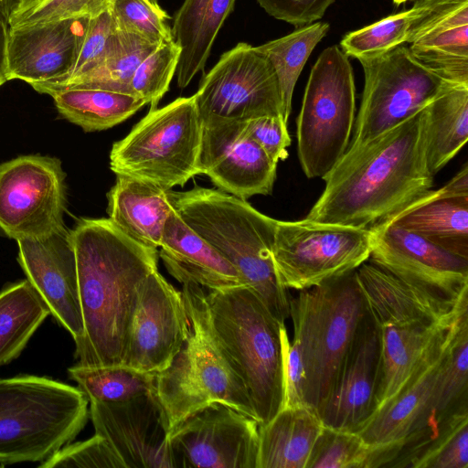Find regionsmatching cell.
Segmentation results:
<instances>
[{
  "label": "cell",
  "mask_w": 468,
  "mask_h": 468,
  "mask_svg": "<svg viewBox=\"0 0 468 468\" xmlns=\"http://www.w3.org/2000/svg\"><path fill=\"white\" fill-rule=\"evenodd\" d=\"M407 43L422 66L453 84H468V0H417Z\"/></svg>",
  "instance_id": "obj_20"
},
{
  "label": "cell",
  "mask_w": 468,
  "mask_h": 468,
  "mask_svg": "<svg viewBox=\"0 0 468 468\" xmlns=\"http://www.w3.org/2000/svg\"><path fill=\"white\" fill-rule=\"evenodd\" d=\"M322 428L313 409L283 408L269 422L259 425L256 468H305Z\"/></svg>",
  "instance_id": "obj_29"
},
{
  "label": "cell",
  "mask_w": 468,
  "mask_h": 468,
  "mask_svg": "<svg viewBox=\"0 0 468 468\" xmlns=\"http://www.w3.org/2000/svg\"><path fill=\"white\" fill-rule=\"evenodd\" d=\"M367 311L356 270L290 297L292 341L304 368V404L317 413L335 384Z\"/></svg>",
  "instance_id": "obj_6"
},
{
  "label": "cell",
  "mask_w": 468,
  "mask_h": 468,
  "mask_svg": "<svg viewBox=\"0 0 468 468\" xmlns=\"http://www.w3.org/2000/svg\"><path fill=\"white\" fill-rule=\"evenodd\" d=\"M453 322L434 326L380 324L381 364L377 409L399 391L440 345Z\"/></svg>",
  "instance_id": "obj_27"
},
{
  "label": "cell",
  "mask_w": 468,
  "mask_h": 468,
  "mask_svg": "<svg viewBox=\"0 0 468 468\" xmlns=\"http://www.w3.org/2000/svg\"><path fill=\"white\" fill-rule=\"evenodd\" d=\"M283 408H295L304 404V368L298 346L283 331Z\"/></svg>",
  "instance_id": "obj_48"
},
{
  "label": "cell",
  "mask_w": 468,
  "mask_h": 468,
  "mask_svg": "<svg viewBox=\"0 0 468 468\" xmlns=\"http://www.w3.org/2000/svg\"><path fill=\"white\" fill-rule=\"evenodd\" d=\"M157 45L125 32L115 30L103 58L89 70L58 83H37L38 92L67 88H92L129 91V84L138 65ZM132 94V93H131Z\"/></svg>",
  "instance_id": "obj_32"
},
{
  "label": "cell",
  "mask_w": 468,
  "mask_h": 468,
  "mask_svg": "<svg viewBox=\"0 0 468 468\" xmlns=\"http://www.w3.org/2000/svg\"><path fill=\"white\" fill-rule=\"evenodd\" d=\"M39 467L125 468L108 441L96 433L86 441L68 443Z\"/></svg>",
  "instance_id": "obj_44"
},
{
  "label": "cell",
  "mask_w": 468,
  "mask_h": 468,
  "mask_svg": "<svg viewBox=\"0 0 468 468\" xmlns=\"http://www.w3.org/2000/svg\"><path fill=\"white\" fill-rule=\"evenodd\" d=\"M409 1H411V0H392L393 4L396 5L397 6H399L402 4H405Z\"/></svg>",
  "instance_id": "obj_51"
},
{
  "label": "cell",
  "mask_w": 468,
  "mask_h": 468,
  "mask_svg": "<svg viewBox=\"0 0 468 468\" xmlns=\"http://www.w3.org/2000/svg\"><path fill=\"white\" fill-rule=\"evenodd\" d=\"M389 223L468 258V197L433 198L431 189Z\"/></svg>",
  "instance_id": "obj_30"
},
{
  "label": "cell",
  "mask_w": 468,
  "mask_h": 468,
  "mask_svg": "<svg viewBox=\"0 0 468 468\" xmlns=\"http://www.w3.org/2000/svg\"><path fill=\"white\" fill-rule=\"evenodd\" d=\"M49 314L41 295L27 280L8 283L0 291V367L20 356Z\"/></svg>",
  "instance_id": "obj_34"
},
{
  "label": "cell",
  "mask_w": 468,
  "mask_h": 468,
  "mask_svg": "<svg viewBox=\"0 0 468 468\" xmlns=\"http://www.w3.org/2000/svg\"><path fill=\"white\" fill-rule=\"evenodd\" d=\"M158 256L182 284L207 290L245 285L238 270L173 209L165 221Z\"/></svg>",
  "instance_id": "obj_25"
},
{
  "label": "cell",
  "mask_w": 468,
  "mask_h": 468,
  "mask_svg": "<svg viewBox=\"0 0 468 468\" xmlns=\"http://www.w3.org/2000/svg\"><path fill=\"white\" fill-rule=\"evenodd\" d=\"M175 210L239 272L282 324L290 317V297L272 258L276 219L222 190L196 186L169 190Z\"/></svg>",
  "instance_id": "obj_3"
},
{
  "label": "cell",
  "mask_w": 468,
  "mask_h": 468,
  "mask_svg": "<svg viewBox=\"0 0 468 468\" xmlns=\"http://www.w3.org/2000/svg\"><path fill=\"white\" fill-rule=\"evenodd\" d=\"M9 25L0 13V86L8 80Z\"/></svg>",
  "instance_id": "obj_49"
},
{
  "label": "cell",
  "mask_w": 468,
  "mask_h": 468,
  "mask_svg": "<svg viewBox=\"0 0 468 468\" xmlns=\"http://www.w3.org/2000/svg\"><path fill=\"white\" fill-rule=\"evenodd\" d=\"M202 121L195 95L150 109L112 144L110 167L116 176L149 182L165 190L183 186L198 174Z\"/></svg>",
  "instance_id": "obj_8"
},
{
  "label": "cell",
  "mask_w": 468,
  "mask_h": 468,
  "mask_svg": "<svg viewBox=\"0 0 468 468\" xmlns=\"http://www.w3.org/2000/svg\"><path fill=\"white\" fill-rule=\"evenodd\" d=\"M372 240L366 229L277 220L272 258L282 285L301 291L356 270L368 261Z\"/></svg>",
  "instance_id": "obj_11"
},
{
  "label": "cell",
  "mask_w": 468,
  "mask_h": 468,
  "mask_svg": "<svg viewBox=\"0 0 468 468\" xmlns=\"http://www.w3.org/2000/svg\"><path fill=\"white\" fill-rule=\"evenodd\" d=\"M468 411V311L462 313L445 353L437 383L433 419L441 421Z\"/></svg>",
  "instance_id": "obj_36"
},
{
  "label": "cell",
  "mask_w": 468,
  "mask_h": 468,
  "mask_svg": "<svg viewBox=\"0 0 468 468\" xmlns=\"http://www.w3.org/2000/svg\"><path fill=\"white\" fill-rule=\"evenodd\" d=\"M372 452L356 432L323 425L305 468H370Z\"/></svg>",
  "instance_id": "obj_38"
},
{
  "label": "cell",
  "mask_w": 468,
  "mask_h": 468,
  "mask_svg": "<svg viewBox=\"0 0 468 468\" xmlns=\"http://www.w3.org/2000/svg\"><path fill=\"white\" fill-rule=\"evenodd\" d=\"M201 121L198 174L242 199L271 195L278 163L250 136L244 122L212 116Z\"/></svg>",
  "instance_id": "obj_17"
},
{
  "label": "cell",
  "mask_w": 468,
  "mask_h": 468,
  "mask_svg": "<svg viewBox=\"0 0 468 468\" xmlns=\"http://www.w3.org/2000/svg\"><path fill=\"white\" fill-rule=\"evenodd\" d=\"M154 5L159 6L158 0H149Z\"/></svg>",
  "instance_id": "obj_52"
},
{
  "label": "cell",
  "mask_w": 468,
  "mask_h": 468,
  "mask_svg": "<svg viewBox=\"0 0 468 468\" xmlns=\"http://www.w3.org/2000/svg\"><path fill=\"white\" fill-rule=\"evenodd\" d=\"M356 86L349 57L333 45L319 55L296 120L298 157L308 178L324 179L350 143Z\"/></svg>",
  "instance_id": "obj_9"
},
{
  "label": "cell",
  "mask_w": 468,
  "mask_h": 468,
  "mask_svg": "<svg viewBox=\"0 0 468 468\" xmlns=\"http://www.w3.org/2000/svg\"><path fill=\"white\" fill-rule=\"evenodd\" d=\"M426 111V158L435 176L468 140V84H450Z\"/></svg>",
  "instance_id": "obj_31"
},
{
  "label": "cell",
  "mask_w": 468,
  "mask_h": 468,
  "mask_svg": "<svg viewBox=\"0 0 468 468\" xmlns=\"http://www.w3.org/2000/svg\"><path fill=\"white\" fill-rule=\"evenodd\" d=\"M456 320L399 391L379 406L356 431L364 442L369 445L402 442L435 422L432 417L435 390Z\"/></svg>",
  "instance_id": "obj_23"
},
{
  "label": "cell",
  "mask_w": 468,
  "mask_h": 468,
  "mask_svg": "<svg viewBox=\"0 0 468 468\" xmlns=\"http://www.w3.org/2000/svg\"><path fill=\"white\" fill-rule=\"evenodd\" d=\"M250 136L276 163L288 157L291 138L287 122L280 116H261L244 122Z\"/></svg>",
  "instance_id": "obj_46"
},
{
  "label": "cell",
  "mask_w": 468,
  "mask_h": 468,
  "mask_svg": "<svg viewBox=\"0 0 468 468\" xmlns=\"http://www.w3.org/2000/svg\"><path fill=\"white\" fill-rule=\"evenodd\" d=\"M69 377L86 395L89 402H115L152 393L154 373L119 365L84 366L68 368Z\"/></svg>",
  "instance_id": "obj_37"
},
{
  "label": "cell",
  "mask_w": 468,
  "mask_h": 468,
  "mask_svg": "<svg viewBox=\"0 0 468 468\" xmlns=\"http://www.w3.org/2000/svg\"><path fill=\"white\" fill-rule=\"evenodd\" d=\"M13 0H0V13L7 19L12 10Z\"/></svg>",
  "instance_id": "obj_50"
},
{
  "label": "cell",
  "mask_w": 468,
  "mask_h": 468,
  "mask_svg": "<svg viewBox=\"0 0 468 468\" xmlns=\"http://www.w3.org/2000/svg\"><path fill=\"white\" fill-rule=\"evenodd\" d=\"M414 468H468V412L452 418Z\"/></svg>",
  "instance_id": "obj_43"
},
{
  "label": "cell",
  "mask_w": 468,
  "mask_h": 468,
  "mask_svg": "<svg viewBox=\"0 0 468 468\" xmlns=\"http://www.w3.org/2000/svg\"><path fill=\"white\" fill-rule=\"evenodd\" d=\"M381 327L367 306L335 384L318 415L324 426L356 432L377 409Z\"/></svg>",
  "instance_id": "obj_19"
},
{
  "label": "cell",
  "mask_w": 468,
  "mask_h": 468,
  "mask_svg": "<svg viewBox=\"0 0 468 468\" xmlns=\"http://www.w3.org/2000/svg\"><path fill=\"white\" fill-rule=\"evenodd\" d=\"M46 94L64 118L88 132L117 125L146 104L133 94L103 89L67 88Z\"/></svg>",
  "instance_id": "obj_33"
},
{
  "label": "cell",
  "mask_w": 468,
  "mask_h": 468,
  "mask_svg": "<svg viewBox=\"0 0 468 468\" xmlns=\"http://www.w3.org/2000/svg\"><path fill=\"white\" fill-rule=\"evenodd\" d=\"M356 275L367 304L379 324L446 325L468 310V294L458 303L441 301L371 262L362 263Z\"/></svg>",
  "instance_id": "obj_24"
},
{
  "label": "cell",
  "mask_w": 468,
  "mask_h": 468,
  "mask_svg": "<svg viewBox=\"0 0 468 468\" xmlns=\"http://www.w3.org/2000/svg\"><path fill=\"white\" fill-rule=\"evenodd\" d=\"M65 174L58 160L25 155L0 165V229L16 240L65 228Z\"/></svg>",
  "instance_id": "obj_13"
},
{
  "label": "cell",
  "mask_w": 468,
  "mask_h": 468,
  "mask_svg": "<svg viewBox=\"0 0 468 468\" xmlns=\"http://www.w3.org/2000/svg\"><path fill=\"white\" fill-rule=\"evenodd\" d=\"M89 18H69L9 27L8 80L31 86L69 76L78 58Z\"/></svg>",
  "instance_id": "obj_22"
},
{
  "label": "cell",
  "mask_w": 468,
  "mask_h": 468,
  "mask_svg": "<svg viewBox=\"0 0 468 468\" xmlns=\"http://www.w3.org/2000/svg\"><path fill=\"white\" fill-rule=\"evenodd\" d=\"M116 30L159 45L173 41L169 16L149 0H114L109 8Z\"/></svg>",
  "instance_id": "obj_41"
},
{
  "label": "cell",
  "mask_w": 468,
  "mask_h": 468,
  "mask_svg": "<svg viewBox=\"0 0 468 468\" xmlns=\"http://www.w3.org/2000/svg\"><path fill=\"white\" fill-rule=\"evenodd\" d=\"M114 0H37L10 13L9 27L69 18H90L108 10Z\"/></svg>",
  "instance_id": "obj_42"
},
{
  "label": "cell",
  "mask_w": 468,
  "mask_h": 468,
  "mask_svg": "<svg viewBox=\"0 0 468 468\" xmlns=\"http://www.w3.org/2000/svg\"><path fill=\"white\" fill-rule=\"evenodd\" d=\"M194 95L200 118L240 122L261 116L284 119L273 67L257 47L248 43H238L223 53Z\"/></svg>",
  "instance_id": "obj_12"
},
{
  "label": "cell",
  "mask_w": 468,
  "mask_h": 468,
  "mask_svg": "<svg viewBox=\"0 0 468 468\" xmlns=\"http://www.w3.org/2000/svg\"><path fill=\"white\" fill-rule=\"evenodd\" d=\"M179 55L180 48L174 40L157 45L133 72L129 84L130 93L149 103L151 109L156 108L168 90Z\"/></svg>",
  "instance_id": "obj_40"
},
{
  "label": "cell",
  "mask_w": 468,
  "mask_h": 468,
  "mask_svg": "<svg viewBox=\"0 0 468 468\" xmlns=\"http://www.w3.org/2000/svg\"><path fill=\"white\" fill-rule=\"evenodd\" d=\"M16 241L18 261L27 280L77 343L83 335V320L70 231L65 227L45 237Z\"/></svg>",
  "instance_id": "obj_21"
},
{
  "label": "cell",
  "mask_w": 468,
  "mask_h": 468,
  "mask_svg": "<svg viewBox=\"0 0 468 468\" xmlns=\"http://www.w3.org/2000/svg\"><path fill=\"white\" fill-rule=\"evenodd\" d=\"M216 335L243 381L259 425L284 404L283 331L255 292L246 285L207 290Z\"/></svg>",
  "instance_id": "obj_5"
},
{
  "label": "cell",
  "mask_w": 468,
  "mask_h": 468,
  "mask_svg": "<svg viewBox=\"0 0 468 468\" xmlns=\"http://www.w3.org/2000/svg\"><path fill=\"white\" fill-rule=\"evenodd\" d=\"M236 0H185L174 17V42L180 48L177 85L186 87L202 70L212 45Z\"/></svg>",
  "instance_id": "obj_28"
},
{
  "label": "cell",
  "mask_w": 468,
  "mask_h": 468,
  "mask_svg": "<svg viewBox=\"0 0 468 468\" xmlns=\"http://www.w3.org/2000/svg\"><path fill=\"white\" fill-rule=\"evenodd\" d=\"M172 468H256L259 422L215 403L168 433Z\"/></svg>",
  "instance_id": "obj_14"
},
{
  "label": "cell",
  "mask_w": 468,
  "mask_h": 468,
  "mask_svg": "<svg viewBox=\"0 0 468 468\" xmlns=\"http://www.w3.org/2000/svg\"><path fill=\"white\" fill-rule=\"evenodd\" d=\"M410 21V9L392 14L347 33L340 41V48L346 56L356 59L383 54L407 43Z\"/></svg>",
  "instance_id": "obj_39"
},
{
  "label": "cell",
  "mask_w": 468,
  "mask_h": 468,
  "mask_svg": "<svg viewBox=\"0 0 468 468\" xmlns=\"http://www.w3.org/2000/svg\"><path fill=\"white\" fill-rule=\"evenodd\" d=\"M115 30L116 28L109 9L89 18L78 58L69 76L59 81L44 83L62 82L91 69L105 55Z\"/></svg>",
  "instance_id": "obj_45"
},
{
  "label": "cell",
  "mask_w": 468,
  "mask_h": 468,
  "mask_svg": "<svg viewBox=\"0 0 468 468\" xmlns=\"http://www.w3.org/2000/svg\"><path fill=\"white\" fill-rule=\"evenodd\" d=\"M372 233L371 263L441 301L458 303L468 294V258L394 223Z\"/></svg>",
  "instance_id": "obj_15"
},
{
  "label": "cell",
  "mask_w": 468,
  "mask_h": 468,
  "mask_svg": "<svg viewBox=\"0 0 468 468\" xmlns=\"http://www.w3.org/2000/svg\"><path fill=\"white\" fill-rule=\"evenodd\" d=\"M182 293L189 332L170 365L154 374L152 391L164 410L169 431L215 403L256 420L247 388L213 329L206 289L187 282L182 284Z\"/></svg>",
  "instance_id": "obj_4"
},
{
  "label": "cell",
  "mask_w": 468,
  "mask_h": 468,
  "mask_svg": "<svg viewBox=\"0 0 468 468\" xmlns=\"http://www.w3.org/2000/svg\"><path fill=\"white\" fill-rule=\"evenodd\" d=\"M88 406L79 387L51 378H0V464L44 462L83 430Z\"/></svg>",
  "instance_id": "obj_7"
},
{
  "label": "cell",
  "mask_w": 468,
  "mask_h": 468,
  "mask_svg": "<svg viewBox=\"0 0 468 468\" xmlns=\"http://www.w3.org/2000/svg\"><path fill=\"white\" fill-rule=\"evenodd\" d=\"M70 236L83 320L74 356L84 366L122 364L138 292L158 270V250L133 240L109 218H83Z\"/></svg>",
  "instance_id": "obj_2"
},
{
  "label": "cell",
  "mask_w": 468,
  "mask_h": 468,
  "mask_svg": "<svg viewBox=\"0 0 468 468\" xmlns=\"http://www.w3.org/2000/svg\"><path fill=\"white\" fill-rule=\"evenodd\" d=\"M335 0H257L271 16L296 28L317 22Z\"/></svg>",
  "instance_id": "obj_47"
},
{
  "label": "cell",
  "mask_w": 468,
  "mask_h": 468,
  "mask_svg": "<svg viewBox=\"0 0 468 468\" xmlns=\"http://www.w3.org/2000/svg\"><path fill=\"white\" fill-rule=\"evenodd\" d=\"M358 60L364 89L347 150L399 125L452 84L419 63L404 45Z\"/></svg>",
  "instance_id": "obj_10"
},
{
  "label": "cell",
  "mask_w": 468,
  "mask_h": 468,
  "mask_svg": "<svg viewBox=\"0 0 468 468\" xmlns=\"http://www.w3.org/2000/svg\"><path fill=\"white\" fill-rule=\"evenodd\" d=\"M329 28L328 23L314 22L257 47L270 60L276 73L286 122L292 112V94L297 80L312 51Z\"/></svg>",
  "instance_id": "obj_35"
},
{
  "label": "cell",
  "mask_w": 468,
  "mask_h": 468,
  "mask_svg": "<svg viewBox=\"0 0 468 468\" xmlns=\"http://www.w3.org/2000/svg\"><path fill=\"white\" fill-rule=\"evenodd\" d=\"M189 332L182 291L157 271L140 287L127 335L122 365L147 373L166 368Z\"/></svg>",
  "instance_id": "obj_16"
},
{
  "label": "cell",
  "mask_w": 468,
  "mask_h": 468,
  "mask_svg": "<svg viewBox=\"0 0 468 468\" xmlns=\"http://www.w3.org/2000/svg\"><path fill=\"white\" fill-rule=\"evenodd\" d=\"M426 107L399 125L346 150L324 178L304 218L373 231L412 207L433 187L426 158Z\"/></svg>",
  "instance_id": "obj_1"
},
{
  "label": "cell",
  "mask_w": 468,
  "mask_h": 468,
  "mask_svg": "<svg viewBox=\"0 0 468 468\" xmlns=\"http://www.w3.org/2000/svg\"><path fill=\"white\" fill-rule=\"evenodd\" d=\"M95 433L125 468H172L164 410L153 393L115 402H89Z\"/></svg>",
  "instance_id": "obj_18"
},
{
  "label": "cell",
  "mask_w": 468,
  "mask_h": 468,
  "mask_svg": "<svg viewBox=\"0 0 468 468\" xmlns=\"http://www.w3.org/2000/svg\"><path fill=\"white\" fill-rule=\"evenodd\" d=\"M109 219L133 240L158 249L174 209L169 190L137 178L116 176L107 194Z\"/></svg>",
  "instance_id": "obj_26"
}]
</instances>
